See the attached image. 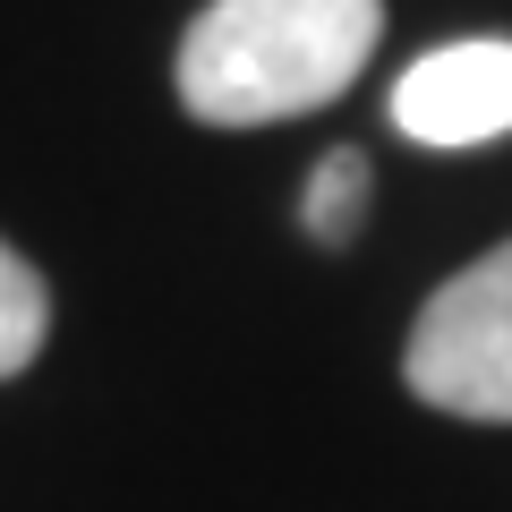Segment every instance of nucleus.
<instances>
[{
    "label": "nucleus",
    "instance_id": "nucleus-1",
    "mask_svg": "<svg viewBox=\"0 0 512 512\" xmlns=\"http://www.w3.org/2000/svg\"><path fill=\"white\" fill-rule=\"evenodd\" d=\"M384 0H205L180 35V103L205 128L325 111L376 60Z\"/></svg>",
    "mask_w": 512,
    "mask_h": 512
},
{
    "label": "nucleus",
    "instance_id": "nucleus-2",
    "mask_svg": "<svg viewBox=\"0 0 512 512\" xmlns=\"http://www.w3.org/2000/svg\"><path fill=\"white\" fill-rule=\"evenodd\" d=\"M402 376L427 410L444 419L512 427V239L461 265L436 299L419 308L402 350Z\"/></svg>",
    "mask_w": 512,
    "mask_h": 512
},
{
    "label": "nucleus",
    "instance_id": "nucleus-3",
    "mask_svg": "<svg viewBox=\"0 0 512 512\" xmlns=\"http://www.w3.org/2000/svg\"><path fill=\"white\" fill-rule=\"evenodd\" d=\"M393 128L410 146H436V154L512 137V43L470 35V43H444V52L410 60L393 77Z\"/></svg>",
    "mask_w": 512,
    "mask_h": 512
},
{
    "label": "nucleus",
    "instance_id": "nucleus-4",
    "mask_svg": "<svg viewBox=\"0 0 512 512\" xmlns=\"http://www.w3.org/2000/svg\"><path fill=\"white\" fill-rule=\"evenodd\" d=\"M43 342H52V282L0 239V376H26Z\"/></svg>",
    "mask_w": 512,
    "mask_h": 512
},
{
    "label": "nucleus",
    "instance_id": "nucleus-5",
    "mask_svg": "<svg viewBox=\"0 0 512 512\" xmlns=\"http://www.w3.org/2000/svg\"><path fill=\"white\" fill-rule=\"evenodd\" d=\"M359 205H367V163H359L350 146H333L325 163L308 171V197H299V222H308L316 239H350Z\"/></svg>",
    "mask_w": 512,
    "mask_h": 512
}]
</instances>
